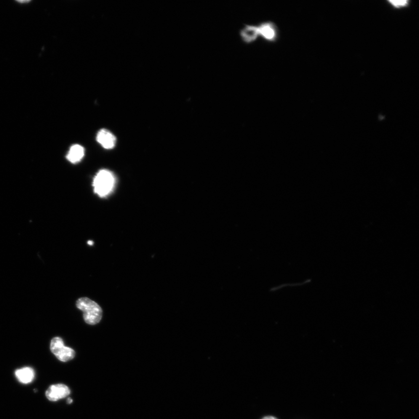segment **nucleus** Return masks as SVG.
Masks as SVG:
<instances>
[{
	"label": "nucleus",
	"mask_w": 419,
	"mask_h": 419,
	"mask_svg": "<svg viewBox=\"0 0 419 419\" xmlns=\"http://www.w3.org/2000/svg\"><path fill=\"white\" fill-rule=\"evenodd\" d=\"M71 393L68 387L63 384L51 386L47 389L46 395L50 401H57L59 399L65 398Z\"/></svg>",
	"instance_id": "20e7f679"
},
{
	"label": "nucleus",
	"mask_w": 419,
	"mask_h": 419,
	"mask_svg": "<svg viewBox=\"0 0 419 419\" xmlns=\"http://www.w3.org/2000/svg\"><path fill=\"white\" fill-rule=\"evenodd\" d=\"M113 174L106 169L99 171L94 180V191L99 196L103 197L109 194L115 185Z\"/></svg>",
	"instance_id": "f03ea898"
},
{
	"label": "nucleus",
	"mask_w": 419,
	"mask_h": 419,
	"mask_svg": "<svg viewBox=\"0 0 419 419\" xmlns=\"http://www.w3.org/2000/svg\"><path fill=\"white\" fill-rule=\"evenodd\" d=\"M88 244H89V245H93V244H94V243H93V242H92V241H89V242H88Z\"/></svg>",
	"instance_id": "4468645a"
},
{
	"label": "nucleus",
	"mask_w": 419,
	"mask_h": 419,
	"mask_svg": "<svg viewBox=\"0 0 419 419\" xmlns=\"http://www.w3.org/2000/svg\"><path fill=\"white\" fill-rule=\"evenodd\" d=\"M240 36L243 42L249 44L255 42L259 37L257 25H245L240 31Z\"/></svg>",
	"instance_id": "39448f33"
},
{
	"label": "nucleus",
	"mask_w": 419,
	"mask_h": 419,
	"mask_svg": "<svg viewBox=\"0 0 419 419\" xmlns=\"http://www.w3.org/2000/svg\"><path fill=\"white\" fill-rule=\"evenodd\" d=\"M393 5L395 6L396 7H402V6H405L407 4L408 1H390Z\"/></svg>",
	"instance_id": "9b49d317"
},
{
	"label": "nucleus",
	"mask_w": 419,
	"mask_h": 419,
	"mask_svg": "<svg viewBox=\"0 0 419 419\" xmlns=\"http://www.w3.org/2000/svg\"><path fill=\"white\" fill-rule=\"evenodd\" d=\"M76 305L84 313V319L88 324L94 325L100 322L103 310L97 302L88 297H81L76 301Z\"/></svg>",
	"instance_id": "f257e3e1"
},
{
	"label": "nucleus",
	"mask_w": 419,
	"mask_h": 419,
	"mask_svg": "<svg viewBox=\"0 0 419 419\" xmlns=\"http://www.w3.org/2000/svg\"><path fill=\"white\" fill-rule=\"evenodd\" d=\"M57 359L63 362L71 360L75 357V351L72 348L64 346L54 355Z\"/></svg>",
	"instance_id": "1a4fd4ad"
},
{
	"label": "nucleus",
	"mask_w": 419,
	"mask_h": 419,
	"mask_svg": "<svg viewBox=\"0 0 419 419\" xmlns=\"http://www.w3.org/2000/svg\"><path fill=\"white\" fill-rule=\"evenodd\" d=\"M257 26L259 37L267 42H276L278 38V30L276 24L272 21H264Z\"/></svg>",
	"instance_id": "7ed1b4c3"
},
{
	"label": "nucleus",
	"mask_w": 419,
	"mask_h": 419,
	"mask_svg": "<svg viewBox=\"0 0 419 419\" xmlns=\"http://www.w3.org/2000/svg\"><path fill=\"white\" fill-rule=\"evenodd\" d=\"M72 399H71V398H69V399H68V404H71V403H72Z\"/></svg>",
	"instance_id": "ddd939ff"
},
{
	"label": "nucleus",
	"mask_w": 419,
	"mask_h": 419,
	"mask_svg": "<svg viewBox=\"0 0 419 419\" xmlns=\"http://www.w3.org/2000/svg\"><path fill=\"white\" fill-rule=\"evenodd\" d=\"M64 346V343L63 339L60 337H55L51 341L50 350L52 353L55 355L57 351Z\"/></svg>",
	"instance_id": "9d476101"
},
{
	"label": "nucleus",
	"mask_w": 419,
	"mask_h": 419,
	"mask_svg": "<svg viewBox=\"0 0 419 419\" xmlns=\"http://www.w3.org/2000/svg\"><path fill=\"white\" fill-rule=\"evenodd\" d=\"M85 155V149L81 145H75L70 148L66 158L72 163L78 162Z\"/></svg>",
	"instance_id": "6e6552de"
},
{
	"label": "nucleus",
	"mask_w": 419,
	"mask_h": 419,
	"mask_svg": "<svg viewBox=\"0 0 419 419\" xmlns=\"http://www.w3.org/2000/svg\"><path fill=\"white\" fill-rule=\"evenodd\" d=\"M15 374L19 382L25 385L32 382L35 375L34 370L28 367L16 370Z\"/></svg>",
	"instance_id": "0eeeda50"
},
{
	"label": "nucleus",
	"mask_w": 419,
	"mask_h": 419,
	"mask_svg": "<svg viewBox=\"0 0 419 419\" xmlns=\"http://www.w3.org/2000/svg\"><path fill=\"white\" fill-rule=\"evenodd\" d=\"M97 141L106 149L114 148L116 143V137L113 133L107 129H101L97 133Z\"/></svg>",
	"instance_id": "423d86ee"
},
{
	"label": "nucleus",
	"mask_w": 419,
	"mask_h": 419,
	"mask_svg": "<svg viewBox=\"0 0 419 419\" xmlns=\"http://www.w3.org/2000/svg\"><path fill=\"white\" fill-rule=\"evenodd\" d=\"M277 419L275 418V417H265V418H264L263 419Z\"/></svg>",
	"instance_id": "f8f14e48"
}]
</instances>
